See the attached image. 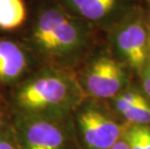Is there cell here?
I'll return each instance as SVG.
<instances>
[{"label": "cell", "mask_w": 150, "mask_h": 149, "mask_svg": "<svg viewBox=\"0 0 150 149\" xmlns=\"http://www.w3.org/2000/svg\"><path fill=\"white\" fill-rule=\"evenodd\" d=\"M17 37L40 66L76 71L104 33L72 15L56 0H32Z\"/></svg>", "instance_id": "cell-1"}, {"label": "cell", "mask_w": 150, "mask_h": 149, "mask_svg": "<svg viewBox=\"0 0 150 149\" xmlns=\"http://www.w3.org/2000/svg\"><path fill=\"white\" fill-rule=\"evenodd\" d=\"M12 114H72L85 98L74 71L39 66L4 92Z\"/></svg>", "instance_id": "cell-2"}, {"label": "cell", "mask_w": 150, "mask_h": 149, "mask_svg": "<svg viewBox=\"0 0 150 149\" xmlns=\"http://www.w3.org/2000/svg\"><path fill=\"white\" fill-rule=\"evenodd\" d=\"M85 97L108 101L133 82L134 73L114 57L105 39L75 71Z\"/></svg>", "instance_id": "cell-3"}, {"label": "cell", "mask_w": 150, "mask_h": 149, "mask_svg": "<svg viewBox=\"0 0 150 149\" xmlns=\"http://www.w3.org/2000/svg\"><path fill=\"white\" fill-rule=\"evenodd\" d=\"M104 39L111 54L139 76L150 56L148 7L131 12L104 34Z\"/></svg>", "instance_id": "cell-4"}, {"label": "cell", "mask_w": 150, "mask_h": 149, "mask_svg": "<svg viewBox=\"0 0 150 149\" xmlns=\"http://www.w3.org/2000/svg\"><path fill=\"white\" fill-rule=\"evenodd\" d=\"M81 149H110L127 128L107 101L85 97L72 113Z\"/></svg>", "instance_id": "cell-5"}, {"label": "cell", "mask_w": 150, "mask_h": 149, "mask_svg": "<svg viewBox=\"0 0 150 149\" xmlns=\"http://www.w3.org/2000/svg\"><path fill=\"white\" fill-rule=\"evenodd\" d=\"M20 149H81L72 114H13Z\"/></svg>", "instance_id": "cell-6"}, {"label": "cell", "mask_w": 150, "mask_h": 149, "mask_svg": "<svg viewBox=\"0 0 150 149\" xmlns=\"http://www.w3.org/2000/svg\"><path fill=\"white\" fill-rule=\"evenodd\" d=\"M72 15L91 24L102 33L122 20L144 0H56Z\"/></svg>", "instance_id": "cell-7"}, {"label": "cell", "mask_w": 150, "mask_h": 149, "mask_svg": "<svg viewBox=\"0 0 150 149\" xmlns=\"http://www.w3.org/2000/svg\"><path fill=\"white\" fill-rule=\"evenodd\" d=\"M39 66L17 36H0V91L11 89Z\"/></svg>", "instance_id": "cell-8"}, {"label": "cell", "mask_w": 150, "mask_h": 149, "mask_svg": "<svg viewBox=\"0 0 150 149\" xmlns=\"http://www.w3.org/2000/svg\"><path fill=\"white\" fill-rule=\"evenodd\" d=\"M107 102L127 125L150 124V100L134 81Z\"/></svg>", "instance_id": "cell-9"}, {"label": "cell", "mask_w": 150, "mask_h": 149, "mask_svg": "<svg viewBox=\"0 0 150 149\" xmlns=\"http://www.w3.org/2000/svg\"><path fill=\"white\" fill-rule=\"evenodd\" d=\"M28 17L25 0H0V31L18 32L24 26Z\"/></svg>", "instance_id": "cell-10"}, {"label": "cell", "mask_w": 150, "mask_h": 149, "mask_svg": "<svg viewBox=\"0 0 150 149\" xmlns=\"http://www.w3.org/2000/svg\"><path fill=\"white\" fill-rule=\"evenodd\" d=\"M123 138L129 149H150V124L128 125Z\"/></svg>", "instance_id": "cell-11"}, {"label": "cell", "mask_w": 150, "mask_h": 149, "mask_svg": "<svg viewBox=\"0 0 150 149\" xmlns=\"http://www.w3.org/2000/svg\"><path fill=\"white\" fill-rule=\"evenodd\" d=\"M13 114L4 92L0 91V133L12 125Z\"/></svg>", "instance_id": "cell-12"}, {"label": "cell", "mask_w": 150, "mask_h": 149, "mask_svg": "<svg viewBox=\"0 0 150 149\" xmlns=\"http://www.w3.org/2000/svg\"><path fill=\"white\" fill-rule=\"evenodd\" d=\"M0 149H20L13 123L0 133Z\"/></svg>", "instance_id": "cell-13"}, {"label": "cell", "mask_w": 150, "mask_h": 149, "mask_svg": "<svg viewBox=\"0 0 150 149\" xmlns=\"http://www.w3.org/2000/svg\"><path fill=\"white\" fill-rule=\"evenodd\" d=\"M138 77L140 81V88L150 100V56Z\"/></svg>", "instance_id": "cell-14"}, {"label": "cell", "mask_w": 150, "mask_h": 149, "mask_svg": "<svg viewBox=\"0 0 150 149\" xmlns=\"http://www.w3.org/2000/svg\"><path fill=\"white\" fill-rule=\"evenodd\" d=\"M110 149H129V146H128V144H127L126 141L122 137L119 139V141L116 142V143H114Z\"/></svg>", "instance_id": "cell-15"}, {"label": "cell", "mask_w": 150, "mask_h": 149, "mask_svg": "<svg viewBox=\"0 0 150 149\" xmlns=\"http://www.w3.org/2000/svg\"><path fill=\"white\" fill-rule=\"evenodd\" d=\"M148 12H149V42H150V7H148Z\"/></svg>", "instance_id": "cell-16"}, {"label": "cell", "mask_w": 150, "mask_h": 149, "mask_svg": "<svg viewBox=\"0 0 150 149\" xmlns=\"http://www.w3.org/2000/svg\"><path fill=\"white\" fill-rule=\"evenodd\" d=\"M144 3L147 7H150V0H144Z\"/></svg>", "instance_id": "cell-17"}]
</instances>
